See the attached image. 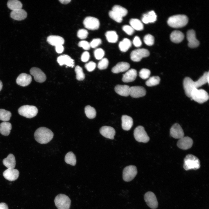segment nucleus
<instances>
[{
  "label": "nucleus",
  "mask_w": 209,
  "mask_h": 209,
  "mask_svg": "<svg viewBox=\"0 0 209 209\" xmlns=\"http://www.w3.org/2000/svg\"><path fill=\"white\" fill-rule=\"evenodd\" d=\"M209 72H206L198 80L195 82L189 77L185 78L183 81V87L186 96L190 97L192 90L202 86L207 83H209Z\"/></svg>",
  "instance_id": "f257e3e1"
},
{
  "label": "nucleus",
  "mask_w": 209,
  "mask_h": 209,
  "mask_svg": "<svg viewBox=\"0 0 209 209\" xmlns=\"http://www.w3.org/2000/svg\"><path fill=\"white\" fill-rule=\"evenodd\" d=\"M53 133L49 129L42 127L37 129L34 133V137L36 140L42 144H46L53 138Z\"/></svg>",
  "instance_id": "f03ea898"
},
{
  "label": "nucleus",
  "mask_w": 209,
  "mask_h": 209,
  "mask_svg": "<svg viewBox=\"0 0 209 209\" xmlns=\"http://www.w3.org/2000/svg\"><path fill=\"white\" fill-rule=\"evenodd\" d=\"M187 17L185 15H178L170 17L167 21L168 25L175 28H180L186 25L188 22Z\"/></svg>",
  "instance_id": "7ed1b4c3"
},
{
  "label": "nucleus",
  "mask_w": 209,
  "mask_h": 209,
  "mask_svg": "<svg viewBox=\"0 0 209 209\" xmlns=\"http://www.w3.org/2000/svg\"><path fill=\"white\" fill-rule=\"evenodd\" d=\"M200 166L199 159L192 154H188L184 159L183 167L186 170L191 169L196 170L199 169Z\"/></svg>",
  "instance_id": "20e7f679"
},
{
  "label": "nucleus",
  "mask_w": 209,
  "mask_h": 209,
  "mask_svg": "<svg viewBox=\"0 0 209 209\" xmlns=\"http://www.w3.org/2000/svg\"><path fill=\"white\" fill-rule=\"evenodd\" d=\"M190 98L197 102L202 104L208 100L209 95L208 93L203 89H195L191 92Z\"/></svg>",
  "instance_id": "39448f33"
},
{
  "label": "nucleus",
  "mask_w": 209,
  "mask_h": 209,
  "mask_svg": "<svg viewBox=\"0 0 209 209\" xmlns=\"http://www.w3.org/2000/svg\"><path fill=\"white\" fill-rule=\"evenodd\" d=\"M54 202L58 209H69L71 201L69 197L64 194L57 195L55 198Z\"/></svg>",
  "instance_id": "423d86ee"
},
{
  "label": "nucleus",
  "mask_w": 209,
  "mask_h": 209,
  "mask_svg": "<svg viewBox=\"0 0 209 209\" xmlns=\"http://www.w3.org/2000/svg\"><path fill=\"white\" fill-rule=\"evenodd\" d=\"M18 112L20 115L30 118L34 117L37 115L38 110L35 106L24 105L19 108Z\"/></svg>",
  "instance_id": "0eeeda50"
},
{
  "label": "nucleus",
  "mask_w": 209,
  "mask_h": 209,
  "mask_svg": "<svg viewBox=\"0 0 209 209\" xmlns=\"http://www.w3.org/2000/svg\"><path fill=\"white\" fill-rule=\"evenodd\" d=\"M134 134L136 140L139 142L146 143L149 140V136L142 126H139L136 128Z\"/></svg>",
  "instance_id": "6e6552de"
},
{
  "label": "nucleus",
  "mask_w": 209,
  "mask_h": 209,
  "mask_svg": "<svg viewBox=\"0 0 209 209\" xmlns=\"http://www.w3.org/2000/svg\"><path fill=\"white\" fill-rule=\"evenodd\" d=\"M137 173V169L135 166L131 165L127 166L123 171V179L125 181H130L135 178Z\"/></svg>",
  "instance_id": "1a4fd4ad"
},
{
  "label": "nucleus",
  "mask_w": 209,
  "mask_h": 209,
  "mask_svg": "<svg viewBox=\"0 0 209 209\" xmlns=\"http://www.w3.org/2000/svg\"><path fill=\"white\" fill-rule=\"evenodd\" d=\"M149 52L145 48H139L132 51L130 54L131 60L133 61L138 62L143 58L148 56Z\"/></svg>",
  "instance_id": "9d476101"
},
{
  "label": "nucleus",
  "mask_w": 209,
  "mask_h": 209,
  "mask_svg": "<svg viewBox=\"0 0 209 209\" xmlns=\"http://www.w3.org/2000/svg\"><path fill=\"white\" fill-rule=\"evenodd\" d=\"M83 24L87 28L93 30L98 28L100 26V22L98 19L95 17H87L84 20Z\"/></svg>",
  "instance_id": "9b49d317"
},
{
  "label": "nucleus",
  "mask_w": 209,
  "mask_h": 209,
  "mask_svg": "<svg viewBox=\"0 0 209 209\" xmlns=\"http://www.w3.org/2000/svg\"><path fill=\"white\" fill-rule=\"evenodd\" d=\"M144 199L147 206L152 209L156 208L158 203L155 194L152 192H146L144 195Z\"/></svg>",
  "instance_id": "f8f14e48"
},
{
  "label": "nucleus",
  "mask_w": 209,
  "mask_h": 209,
  "mask_svg": "<svg viewBox=\"0 0 209 209\" xmlns=\"http://www.w3.org/2000/svg\"><path fill=\"white\" fill-rule=\"evenodd\" d=\"M30 74L34 77V80L36 82L42 83L46 79V76L45 73L39 68L33 67L30 71Z\"/></svg>",
  "instance_id": "ddd939ff"
},
{
  "label": "nucleus",
  "mask_w": 209,
  "mask_h": 209,
  "mask_svg": "<svg viewBox=\"0 0 209 209\" xmlns=\"http://www.w3.org/2000/svg\"><path fill=\"white\" fill-rule=\"evenodd\" d=\"M170 135L176 139H180L184 136L183 130L180 125L177 123L173 124L170 129Z\"/></svg>",
  "instance_id": "4468645a"
},
{
  "label": "nucleus",
  "mask_w": 209,
  "mask_h": 209,
  "mask_svg": "<svg viewBox=\"0 0 209 209\" xmlns=\"http://www.w3.org/2000/svg\"><path fill=\"white\" fill-rule=\"evenodd\" d=\"M187 38L188 42V46L191 48H195L198 47L199 42L197 39L195 32L192 30H188L187 33Z\"/></svg>",
  "instance_id": "2eb2a0df"
},
{
  "label": "nucleus",
  "mask_w": 209,
  "mask_h": 209,
  "mask_svg": "<svg viewBox=\"0 0 209 209\" xmlns=\"http://www.w3.org/2000/svg\"><path fill=\"white\" fill-rule=\"evenodd\" d=\"M193 143V141L191 138L188 136H184L179 139L177 145L179 148L185 150L190 148Z\"/></svg>",
  "instance_id": "dca6fc26"
},
{
  "label": "nucleus",
  "mask_w": 209,
  "mask_h": 209,
  "mask_svg": "<svg viewBox=\"0 0 209 209\" xmlns=\"http://www.w3.org/2000/svg\"><path fill=\"white\" fill-rule=\"evenodd\" d=\"M146 93V90L143 87L135 86L130 87L129 95L133 98L142 97L145 96Z\"/></svg>",
  "instance_id": "f3484780"
},
{
  "label": "nucleus",
  "mask_w": 209,
  "mask_h": 209,
  "mask_svg": "<svg viewBox=\"0 0 209 209\" xmlns=\"http://www.w3.org/2000/svg\"><path fill=\"white\" fill-rule=\"evenodd\" d=\"M32 80V77L30 75L23 73L20 74L17 77L16 82L18 85L26 87L30 84Z\"/></svg>",
  "instance_id": "a211bd4d"
},
{
  "label": "nucleus",
  "mask_w": 209,
  "mask_h": 209,
  "mask_svg": "<svg viewBox=\"0 0 209 209\" xmlns=\"http://www.w3.org/2000/svg\"><path fill=\"white\" fill-rule=\"evenodd\" d=\"M19 171L14 169H7L3 173L4 177L10 181L16 180L19 177Z\"/></svg>",
  "instance_id": "6ab92c4d"
},
{
  "label": "nucleus",
  "mask_w": 209,
  "mask_h": 209,
  "mask_svg": "<svg viewBox=\"0 0 209 209\" xmlns=\"http://www.w3.org/2000/svg\"><path fill=\"white\" fill-rule=\"evenodd\" d=\"M100 134L106 138L113 139L116 133L114 129L112 127L108 126H104L100 129Z\"/></svg>",
  "instance_id": "aec40b11"
},
{
  "label": "nucleus",
  "mask_w": 209,
  "mask_h": 209,
  "mask_svg": "<svg viewBox=\"0 0 209 209\" xmlns=\"http://www.w3.org/2000/svg\"><path fill=\"white\" fill-rule=\"evenodd\" d=\"M57 60L60 66L65 64L72 68L74 66V60L68 55L64 54L60 55L57 57Z\"/></svg>",
  "instance_id": "412c9836"
},
{
  "label": "nucleus",
  "mask_w": 209,
  "mask_h": 209,
  "mask_svg": "<svg viewBox=\"0 0 209 209\" xmlns=\"http://www.w3.org/2000/svg\"><path fill=\"white\" fill-rule=\"evenodd\" d=\"M137 75V72L136 70L131 69L123 75L122 80L125 82H132L135 80Z\"/></svg>",
  "instance_id": "4be33fe9"
},
{
  "label": "nucleus",
  "mask_w": 209,
  "mask_h": 209,
  "mask_svg": "<svg viewBox=\"0 0 209 209\" xmlns=\"http://www.w3.org/2000/svg\"><path fill=\"white\" fill-rule=\"evenodd\" d=\"M27 15V12L24 10L20 9L12 11L10 13V16L13 19L21 21L26 18Z\"/></svg>",
  "instance_id": "5701e85b"
},
{
  "label": "nucleus",
  "mask_w": 209,
  "mask_h": 209,
  "mask_svg": "<svg viewBox=\"0 0 209 209\" xmlns=\"http://www.w3.org/2000/svg\"><path fill=\"white\" fill-rule=\"evenodd\" d=\"M129 64L127 62H120L117 63L111 69L112 72L114 73H118L127 70L129 68Z\"/></svg>",
  "instance_id": "b1692460"
},
{
  "label": "nucleus",
  "mask_w": 209,
  "mask_h": 209,
  "mask_svg": "<svg viewBox=\"0 0 209 209\" xmlns=\"http://www.w3.org/2000/svg\"><path fill=\"white\" fill-rule=\"evenodd\" d=\"M122 127L123 129L126 131L129 130L133 125V120L130 116L123 115L121 117Z\"/></svg>",
  "instance_id": "393cba45"
},
{
  "label": "nucleus",
  "mask_w": 209,
  "mask_h": 209,
  "mask_svg": "<svg viewBox=\"0 0 209 209\" xmlns=\"http://www.w3.org/2000/svg\"><path fill=\"white\" fill-rule=\"evenodd\" d=\"M47 41L50 45L56 46L63 45L64 42V40L62 37L57 35H50L48 37Z\"/></svg>",
  "instance_id": "a878e982"
},
{
  "label": "nucleus",
  "mask_w": 209,
  "mask_h": 209,
  "mask_svg": "<svg viewBox=\"0 0 209 209\" xmlns=\"http://www.w3.org/2000/svg\"><path fill=\"white\" fill-rule=\"evenodd\" d=\"M130 87L126 85H117L115 87V92L119 95L124 96L129 95Z\"/></svg>",
  "instance_id": "bb28decb"
},
{
  "label": "nucleus",
  "mask_w": 209,
  "mask_h": 209,
  "mask_svg": "<svg viewBox=\"0 0 209 209\" xmlns=\"http://www.w3.org/2000/svg\"><path fill=\"white\" fill-rule=\"evenodd\" d=\"M3 163L8 169H14L16 165L14 156L12 154H9L6 158L3 159Z\"/></svg>",
  "instance_id": "cd10ccee"
},
{
  "label": "nucleus",
  "mask_w": 209,
  "mask_h": 209,
  "mask_svg": "<svg viewBox=\"0 0 209 209\" xmlns=\"http://www.w3.org/2000/svg\"><path fill=\"white\" fill-rule=\"evenodd\" d=\"M157 16L153 11H151L147 13L144 14L142 18V21L143 23L147 24L149 23H153L156 21Z\"/></svg>",
  "instance_id": "c85d7f7f"
},
{
  "label": "nucleus",
  "mask_w": 209,
  "mask_h": 209,
  "mask_svg": "<svg viewBox=\"0 0 209 209\" xmlns=\"http://www.w3.org/2000/svg\"><path fill=\"white\" fill-rule=\"evenodd\" d=\"M184 37L183 34L181 31L177 30L173 31L170 35V39L171 41L176 43L182 42Z\"/></svg>",
  "instance_id": "c756f323"
},
{
  "label": "nucleus",
  "mask_w": 209,
  "mask_h": 209,
  "mask_svg": "<svg viewBox=\"0 0 209 209\" xmlns=\"http://www.w3.org/2000/svg\"><path fill=\"white\" fill-rule=\"evenodd\" d=\"M11 129L12 125L10 122L3 121L0 124V133L2 135H8Z\"/></svg>",
  "instance_id": "7c9ffc66"
},
{
  "label": "nucleus",
  "mask_w": 209,
  "mask_h": 209,
  "mask_svg": "<svg viewBox=\"0 0 209 209\" xmlns=\"http://www.w3.org/2000/svg\"><path fill=\"white\" fill-rule=\"evenodd\" d=\"M8 8L12 11L21 9L22 4L18 0H9L7 3Z\"/></svg>",
  "instance_id": "2f4dec72"
},
{
  "label": "nucleus",
  "mask_w": 209,
  "mask_h": 209,
  "mask_svg": "<svg viewBox=\"0 0 209 209\" xmlns=\"http://www.w3.org/2000/svg\"><path fill=\"white\" fill-rule=\"evenodd\" d=\"M131 45L130 40L127 38H125L120 42L119 47L121 51L125 52L131 47Z\"/></svg>",
  "instance_id": "473e14b6"
},
{
  "label": "nucleus",
  "mask_w": 209,
  "mask_h": 209,
  "mask_svg": "<svg viewBox=\"0 0 209 209\" xmlns=\"http://www.w3.org/2000/svg\"><path fill=\"white\" fill-rule=\"evenodd\" d=\"M105 35L109 42L114 43L118 41V36L115 31H108L106 32Z\"/></svg>",
  "instance_id": "72a5a7b5"
},
{
  "label": "nucleus",
  "mask_w": 209,
  "mask_h": 209,
  "mask_svg": "<svg viewBox=\"0 0 209 209\" xmlns=\"http://www.w3.org/2000/svg\"><path fill=\"white\" fill-rule=\"evenodd\" d=\"M129 23L131 26L134 30H141L143 29V26L142 23L138 19H131Z\"/></svg>",
  "instance_id": "f704fd0d"
},
{
  "label": "nucleus",
  "mask_w": 209,
  "mask_h": 209,
  "mask_svg": "<svg viewBox=\"0 0 209 209\" xmlns=\"http://www.w3.org/2000/svg\"><path fill=\"white\" fill-rule=\"evenodd\" d=\"M65 161L67 163L74 166L76 162L75 156L72 152H69L66 154L65 156Z\"/></svg>",
  "instance_id": "c9c22d12"
},
{
  "label": "nucleus",
  "mask_w": 209,
  "mask_h": 209,
  "mask_svg": "<svg viewBox=\"0 0 209 209\" xmlns=\"http://www.w3.org/2000/svg\"><path fill=\"white\" fill-rule=\"evenodd\" d=\"M112 10L122 17L127 13V10L125 8L118 5H115L112 8Z\"/></svg>",
  "instance_id": "e433bc0d"
},
{
  "label": "nucleus",
  "mask_w": 209,
  "mask_h": 209,
  "mask_svg": "<svg viewBox=\"0 0 209 209\" xmlns=\"http://www.w3.org/2000/svg\"><path fill=\"white\" fill-rule=\"evenodd\" d=\"M84 111L86 116L89 119L94 118L96 116V112L95 109L90 105L85 107Z\"/></svg>",
  "instance_id": "4c0bfd02"
},
{
  "label": "nucleus",
  "mask_w": 209,
  "mask_h": 209,
  "mask_svg": "<svg viewBox=\"0 0 209 209\" xmlns=\"http://www.w3.org/2000/svg\"><path fill=\"white\" fill-rule=\"evenodd\" d=\"M11 116V113L9 111L3 109H0V120L3 121H9Z\"/></svg>",
  "instance_id": "58836bf2"
},
{
  "label": "nucleus",
  "mask_w": 209,
  "mask_h": 209,
  "mask_svg": "<svg viewBox=\"0 0 209 209\" xmlns=\"http://www.w3.org/2000/svg\"><path fill=\"white\" fill-rule=\"evenodd\" d=\"M160 79L158 76H153L150 77L146 82V85L148 87H152L158 84Z\"/></svg>",
  "instance_id": "ea45409f"
},
{
  "label": "nucleus",
  "mask_w": 209,
  "mask_h": 209,
  "mask_svg": "<svg viewBox=\"0 0 209 209\" xmlns=\"http://www.w3.org/2000/svg\"><path fill=\"white\" fill-rule=\"evenodd\" d=\"M75 71L76 74V78L78 80L82 81L84 79L85 76L82 67L79 66H77L75 67Z\"/></svg>",
  "instance_id": "a19ab883"
},
{
  "label": "nucleus",
  "mask_w": 209,
  "mask_h": 209,
  "mask_svg": "<svg viewBox=\"0 0 209 209\" xmlns=\"http://www.w3.org/2000/svg\"><path fill=\"white\" fill-rule=\"evenodd\" d=\"M109 63L108 60L107 58H102L98 62V67L101 70L106 69L108 66Z\"/></svg>",
  "instance_id": "79ce46f5"
},
{
  "label": "nucleus",
  "mask_w": 209,
  "mask_h": 209,
  "mask_svg": "<svg viewBox=\"0 0 209 209\" xmlns=\"http://www.w3.org/2000/svg\"><path fill=\"white\" fill-rule=\"evenodd\" d=\"M143 40L145 43L149 46L152 45L154 43V37L149 34L146 35L144 37Z\"/></svg>",
  "instance_id": "37998d69"
},
{
  "label": "nucleus",
  "mask_w": 209,
  "mask_h": 209,
  "mask_svg": "<svg viewBox=\"0 0 209 209\" xmlns=\"http://www.w3.org/2000/svg\"><path fill=\"white\" fill-rule=\"evenodd\" d=\"M150 71L147 69H141L139 72V76L143 79L148 78L150 74Z\"/></svg>",
  "instance_id": "c03bdc74"
},
{
  "label": "nucleus",
  "mask_w": 209,
  "mask_h": 209,
  "mask_svg": "<svg viewBox=\"0 0 209 209\" xmlns=\"http://www.w3.org/2000/svg\"><path fill=\"white\" fill-rule=\"evenodd\" d=\"M109 15L111 19L117 22L121 23L122 21V17L112 10L109 12Z\"/></svg>",
  "instance_id": "a18cd8bd"
},
{
  "label": "nucleus",
  "mask_w": 209,
  "mask_h": 209,
  "mask_svg": "<svg viewBox=\"0 0 209 209\" xmlns=\"http://www.w3.org/2000/svg\"><path fill=\"white\" fill-rule=\"evenodd\" d=\"M94 55L96 58L98 60L102 59L104 57L105 53L104 51L101 48H98L96 49L94 52Z\"/></svg>",
  "instance_id": "49530a36"
},
{
  "label": "nucleus",
  "mask_w": 209,
  "mask_h": 209,
  "mask_svg": "<svg viewBox=\"0 0 209 209\" xmlns=\"http://www.w3.org/2000/svg\"><path fill=\"white\" fill-rule=\"evenodd\" d=\"M87 31L84 29H80L78 31L77 35L78 37L81 39H84L86 38L88 35Z\"/></svg>",
  "instance_id": "de8ad7c7"
},
{
  "label": "nucleus",
  "mask_w": 209,
  "mask_h": 209,
  "mask_svg": "<svg viewBox=\"0 0 209 209\" xmlns=\"http://www.w3.org/2000/svg\"><path fill=\"white\" fill-rule=\"evenodd\" d=\"M96 64L93 61H90L85 65V67L89 72H91L95 69Z\"/></svg>",
  "instance_id": "09e8293b"
},
{
  "label": "nucleus",
  "mask_w": 209,
  "mask_h": 209,
  "mask_svg": "<svg viewBox=\"0 0 209 209\" xmlns=\"http://www.w3.org/2000/svg\"><path fill=\"white\" fill-rule=\"evenodd\" d=\"M78 46L81 47L85 50H89L90 48V44L87 41L82 40L80 41L78 44Z\"/></svg>",
  "instance_id": "8fccbe9b"
},
{
  "label": "nucleus",
  "mask_w": 209,
  "mask_h": 209,
  "mask_svg": "<svg viewBox=\"0 0 209 209\" xmlns=\"http://www.w3.org/2000/svg\"><path fill=\"white\" fill-rule=\"evenodd\" d=\"M122 28L123 30L129 35H132L134 31V30L131 26L128 25L124 26Z\"/></svg>",
  "instance_id": "3c124183"
},
{
  "label": "nucleus",
  "mask_w": 209,
  "mask_h": 209,
  "mask_svg": "<svg viewBox=\"0 0 209 209\" xmlns=\"http://www.w3.org/2000/svg\"><path fill=\"white\" fill-rule=\"evenodd\" d=\"M102 41L100 38H96L93 39L90 43L91 47L95 48L100 45Z\"/></svg>",
  "instance_id": "603ef678"
},
{
  "label": "nucleus",
  "mask_w": 209,
  "mask_h": 209,
  "mask_svg": "<svg viewBox=\"0 0 209 209\" xmlns=\"http://www.w3.org/2000/svg\"><path fill=\"white\" fill-rule=\"evenodd\" d=\"M90 57L89 53L87 51H85L83 52L81 57V60L84 62H87L89 59Z\"/></svg>",
  "instance_id": "864d4df0"
},
{
  "label": "nucleus",
  "mask_w": 209,
  "mask_h": 209,
  "mask_svg": "<svg viewBox=\"0 0 209 209\" xmlns=\"http://www.w3.org/2000/svg\"><path fill=\"white\" fill-rule=\"evenodd\" d=\"M133 44L136 47H139L142 45V42L140 38L138 36L134 37L133 40Z\"/></svg>",
  "instance_id": "5fc2aeb1"
},
{
  "label": "nucleus",
  "mask_w": 209,
  "mask_h": 209,
  "mask_svg": "<svg viewBox=\"0 0 209 209\" xmlns=\"http://www.w3.org/2000/svg\"><path fill=\"white\" fill-rule=\"evenodd\" d=\"M56 52L58 53H62L64 51V47L62 45H60L55 46Z\"/></svg>",
  "instance_id": "6e6d98bb"
},
{
  "label": "nucleus",
  "mask_w": 209,
  "mask_h": 209,
  "mask_svg": "<svg viewBox=\"0 0 209 209\" xmlns=\"http://www.w3.org/2000/svg\"><path fill=\"white\" fill-rule=\"evenodd\" d=\"M0 209H8V208L5 203H0Z\"/></svg>",
  "instance_id": "4d7b16f0"
},
{
  "label": "nucleus",
  "mask_w": 209,
  "mask_h": 209,
  "mask_svg": "<svg viewBox=\"0 0 209 209\" xmlns=\"http://www.w3.org/2000/svg\"><path fill=\"white\" fill-rule=\"evenodd\" d=\"M59 1L61 3L63 4H67L69 3L71 0H60Z\"/></svg>",
  "instance_id": "13d9d810"
},
{
  "label": "nucleus",
  "mask_w": 209,
  "mask_h": 209,
  "mask_svg": "<svg viewBox=\"0 0 209 209\" xmlns=\"http://www.w3.org/2000/svg\"><path fill=\"white\" fill-rule=\"evenodd\" d=\"M3 87L2 83L1 80H0V91L2 89Z\"/></svg>",
  "instance_id": "bf43d9fd"
}]
</instances>
